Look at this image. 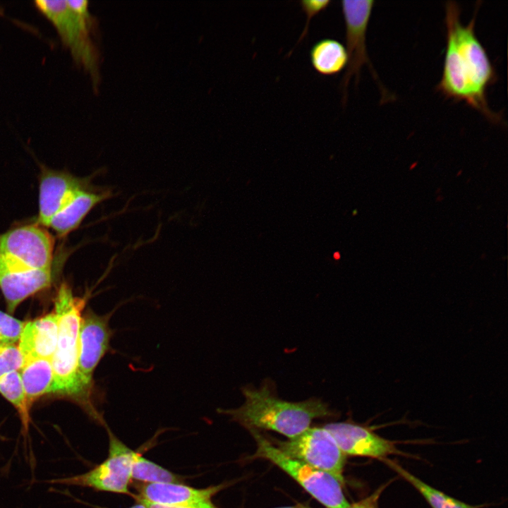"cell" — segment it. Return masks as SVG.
<instances>
[{"label": "cell", "instance_id": "obj_19", "mask_svg": "<svg viewBox=\"0 0 508 508\" xmlns=\"http://www.w3.org/2000/svg\"><path fill=\"white\" fill-rule=\"evenodd\" d=\"M382 459L390 468L413 485L432 508H479L480 507L471 505L452 497L422 481L394 461L385 458Z\"/></svg>", "mask_w": 508, "mask_h": 508}, {"label": "cell", "instance_id": "obj_28", "mask_svg": "<svg viewBox=\"0 0 508 508\" xmlns=\"http://www.w3.org/2000/svg\"><path fill=\"white\" fill-rule=\"evenodd\" d=\"M299 505L294 506V507H277V508H298Z\"/></svg>", "mask_w": 508, "mask_h": 508}, {"label": "cell", "instance_id": "obj_6", "mask_svg": "<svg viewBox=\"0 0 508 508\" xmlns=\"http://www.w3.org/2000/svg\"><path fill=\"white\" fill-rule=\"evenodd\" d=\"M107 428L109 435V454L104 461L85 473L47 482L87 487L97 491L130 495L128 485L131 479L132 465L138 453L128 448L109 428Z\"/></svg>", "mask_w": 508, "mask_h": 508}, {"label": "cell", "instance_id": "obj_12", "mask_svg": "<svg viewBox=\"0 0 508 508\" xmlns=\"http://www.w3.org/2000/svg\"><path fill=\"white\" fill-rule=\"evenodd\" d=\"M83 181L62 171H44L39 193V225L48 227L52 218L66 207L82 190Z\"/></svg>", "mask_w": 508, "mask_h": 508}, {"label": "cell", "instance_id": "obj_17", "mask_svg": "<svg viewBox=\"0 0 508 508\" xmlns=\"http://www.w3.org/2000/svg\"><path fill=\"white\" fill-rule=\"evenodd\" d=\"M19 373L30 408L38 398L53 393L54 377L51 359L28 361L24 363Z\"/></svg>", "mask_w": 508, "mask_h": 508}, {"label": "cell", "instance_id": "obj_13", "mask_svg": "<svg viewBox=\"0 0 508 508\" xmlns=\"http://www.w3.org/2000/svg\"><path fill=\"white\" fill-rule=\"evenodd\" d=\"M52 277V268L24 269L9 265L0 259V289L8 312L13 313L25 298L49 287Z\"/></svg>", "mask_w": 508, "mask_h": 508}, {"label": "cell", "instance_id": "obj_2", "mask_svg": "<svg viewBox=\"0 0 508 508\" xmlns=\"http://www.w3.org/2000/svg\"><path fill=\"white\" fill-rule=\"evenodd\" d=\"M242 392L245 397L242 406L219 411L249 430H270L291 439L308 430L315 419L332 416L334 413L320 399L297 402L279 399L267 382L258 388L244 387Z\"/></svg>", "mask_w": 508, "mask_h": 508}, {"label": "cell", "instance_id": "obj_5", "mask_svg": "<svg viewBox=\"0 0 508 508\" xmlns=\"http://www.w3.org/2000/svg\"><path fill=\"white\" fill-rule=\"evenodd\" d=\"M250 431L257 443L254 456L277 465L327 508H346L349 504L343 492V485L334 476L286 455L258 430Z\"/></svg>", "mask_w": 508, "mask_h": 508}, {"label": "cell", "instance_id": "obj_8", "mask_svg": "<svg viewBox=\"0 0 508 508\" xmlns=\"http://www.w3.org/2000/svg\"><path fill=\"white\" fill-rule=\"evenodd\" d=\"M277 444L286 455L332 475L344 485L346 456L325 427L309 428L299 435Z\"/></svg>", "mask_w": 508, "mask_h": 508}, {"label": "cell", "instance_id": "obj_15", "mask_svg": "<svg viewBox=\"0 0 508 508\" xmlns=\"http://www.w3.org/2000/svg\"><path fill=\"white\" fill-rule=\"evenodd\" d=\"M222 485L195 488L181 483H147L139 488L138 498L162 505H183L210 500Z\"/></svg>", "mask_w": 508, "mask_h": 508}, {"label": "cell", "instance_id": "obj_24", "mask_svg": "<svg viewBox=\"0 0 508 508\" xmlns=\"http://www.w3.org/2000/svg\"><path fill=\"white\" fill-rule=\"evenodd\" d=\"M331 3L330 0H303L300 1L301 10L306 16V21L297 44L307 35L312 18L325 10Z\"/></svg>", "mask_w": 508, "mask_h": 508}, {"label": "cell", "instance_id": "obj_23", "mask_svg": "<svg viewBox=\"0 0 508 508\" xmlns=\"http://www.w3.org/2000/svg\"><path fill=\"white\" fill-rule=\"evenodd\" d=\"M25 361L15 344H0V377L11 372L18 371Z\"/></svg>", "mask_w": 508, "mask_h": 508}, {"label": "cell", "instance_id": "obj_1", "mask_svg": "<svg viewBox=\"0 0 508 508\" xmlns=\"http://www.w3.org/2000/svg\"><path fill=\"white\" fill-rule=\"evenodd\" d=\"M455 1L445 4L447 45L441 80L436 89L447 98L465 102L490 121L502 117L490 109L486 92L497 78L488 53L475 32L476 15L466 25Z\"/></svg>", "mask_w": 508, "mask_h": 508}, {"label": "cell", "instance_id": "obj_22", "mask_svg": "<svg viewBox=\"0 0 508 508\" xmlns=\"http://www.w3.org/2000/svg\"><path fill=\"white\" fill-rule=\"evenodd\" d=\"M25 323L0 310V344L18 342Z\"/></svg>", "mask_w": 508, "mask_h": 508}, {"label": "cell", "instance_id": "obj_3", "mask_svg": "<svg viewBox=\"0 0 508 508\" xmlns=\"http://www.w3.org/2000/svg\"><path fill=\"white\" fill-rule=\"evenodd\" d=\"M85 303L86 298L75 296L66 283L59 287L54 299L58 339L51 359L54 377L53 393L77 400L92 418L104 425L103 418L92 404L90 393L84 389L78 375L79 332Z\"/></svg>", "mask_w": 508, "mask_h": 508}, {"label": "cell", "instance_id": "obj_26", "mask_svg": "<svg viewBox=\"0 0 508 508\" xmlns=\"http://www.w3.org/2000/svg\"><path fill=\"white\" fill-rule=\"evenodd\" d=\"M382 490L383 487H381L370 496L359 502L349 504L346 508H378V500Z\"/></svg>", "mask_w": 508, "mask_h": 508}, {"label": "cell", "instance_id": "obj_11", "mask_svg": "<svg viewBox=\"0 0 508 508\" xmlns=\"http://www.w3.org/2000/svg\"><path fill=\"white\" fill-rule=\"evenodd\" d=\"M346 455L384 459L401 454L394 442L383 438L372 430L350 421L330 423L324 426Z\"/></svg>", "mask_w": 508, "mask_h": 508}, {"label": "cell", "instance_id": "obj_9", "mask_svg": "<svg viewBox=\"0 0 508 508\" xmlns=\"http://www.w3.org/2000/svg\"><path fill=\"white\" fill-rule=\"evenodd\" d=\"M341 11L345 23V37L348 62L346 71L341 81L344 101L349 80L353 76L359 80L363 66H369L373 76L377 78L368 57L366 35L369 20L374 7L373 0L342 1Z\"/></svg>", "mask_w": 508, "mask_h": 508}, {"label": "cell", "instance_id": "obj_29", "mask_svg": "<svg viewBox=\"0 0 508 508\" xmlns=\"http://www.w3.org/2000/svg\"><path fill=\"white\" fill-rule=\"evenodd\" d=\"M298 508H308V507H306L302 506V505H299V506H298Z\"/></svg>", "mask_w": 508, "mask_h": 508}, {"label": "cell", "instance_id": "obj_20", "mask_svg": "<svg viewBox=\"0 0 508 508\" xmlns=\"http://www.w3.org/2000/svg\"><path fill=\"white\" fill-rule=\"evenodd\" d=\"M0 393L17 410L21 420L23 431L26 434L30 421V407L18 371L8 373L0 377Z\"/></svg>", "mask_w": 508, "mask_h": 508}, {"label": "cell", "instance_id": "obj_4", "mask_svg": "<svg viewBox=\"0 0 508 508\" xmlns=\"http://www.w3.org/2000/svg\"><path fill=\"white\" fill-rule=\"evenodd\" d=\"M36 7L55 27L75 62L97 75V59L89 32L91 18L88 2L81 0L35 2Z\"/></svg>", "mask_w": 508, "mask_h": 508}, {"label": "cell", "instance_id": "obj_18", "mask_svg": "<svg viewBox=\"0 0 508 508\" xmlns=\"http://www.w3.org/2000/svg\"><path fill=\"white\" fill-rule=\"evenodd\" d=\"M310 59L318 73L332 76L346 68L348 56L342 43L334 39L325 38L313 44L310 51Z\"/></svg>", "mask_w": 508, "mask_h": 508}, {"label": "cell", "instance_id": "obj_21", "mask_svg": "<svg viewBox=\"0 0 508 508\" xmlns=\"http://www.w3.org/2000/svg\"><path fill=\"white\" fill-rule=\"evenodd\" d=\"M131 478L147 483H181V478L137 454L131 469Z\"/></svg>", "mask_w": 508, "mask_h": 508}, {"label": "cell", "instance_id": "obj_25", "mask_svg": "<svg viewBox=\"0 0 508 508\" xmlns=\"http://www.w3.org/2000/svg\"><path fill=\"white\" fill-rule=\"evenodd\" d=\"M138 501L143 502L147 508H217L210 500L200 501L188 504L183 505H162L149 502L143 499H138Z\"/></svg>", "mask_w": 508, "mask_h": 508}, {"label": "cell", "instance_id": "obj_10", "mask_svg": "<svg viewBox=\"0 0 508 508\" xmlns=\"http://www.w3.org/2000/svg\"><path fill=\"white\" fill-rule=\"evenodd\" d=\"M112 312L99 315L87 310L81 318L78 344V375L84 389L91 394L92 376L98 363L110 349L114 331L109 325Z\"/></svg>", "mask_w": 508, "mask_h": 508}, {"label": "cell", "instance_id": "obj_7", "mask_svg": "<svg viewBox=\"0 0 508 508\" xmlns=\"http://www.w3.org/2000/svg\"><path fill=\"white\" fill-rule=\"evenodd\" d=\"M54 246V238L44 226H22L0 234V259L24 269H51Z\"/></svg>", "mask_w": 508, "mask_h": 508}, {"label": "cell", "instance_id": "obj_16", "mask_svg": "<svg viewBox=\"0 0 508 508\" xmlns=\"http://www.w3.org/2000/svg\"><path fill=\"white\" fill-rule=\"evenodd\" d=\"M109 192H90L80 190L73 200L56 214L49 224L60 237H64L75 229L88 212L98 203L107 199Z\"/></svg>", "mask_w": 508, "mask_h": 508}, {"label": "cell", "instance_id": "obj_14", "mask_svg": "<svg viewBox=\"0 0 508 508\" xmlns=\"http://www.w3.org/2000/svg\"><path fill=\"white\" fill-rule=\"evenodd\" d=\"M58 331L55 311L25 322L18 346L25 363L37 358L52 359L56 347Z\"/></svg>", "mask_w": 508, "mask_h": 508}, {"label": "cell", "instance_id": "obj_27", "mask_svg": "<svg viewBox=\"0 0 508 508\" xmlns=\"http://www.w3.org/2000/svg\"><path fill=\"white\" fill-rule=\"evenodd\" d=\"M139 503L133 505L129 508H147L143 502L138 501Z\"/></svg>", "mask_w": 508, "mask_h": 508}]
</instances>
